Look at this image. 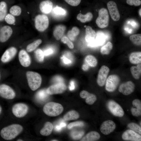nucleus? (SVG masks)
<instances>
[{
	"label": "nucleus",
	"instance_id": "obj_1",
	"mask_svg": "<svg viewBox=\"0 0 141 141\" xmlns=\"http://www.w3.org/2000/svg\"><path fill=\"white\" fill-rule=\"evenodd\" d=\"M22 127L18 124H14L3 128L1 131V137L6 140H10L15 138L22 132Z\"/></svg>",
	"mask_w": 141,
	"mask_h": 141
},
{
	"label": "nucleus",
	"instance_id": "obj_2",
	"mask_svg": "<svg viewBox=\"0 0 141 141\" xmlns=\"http://www.w3.org/2000/svg\"><path fill=\"white\" fill-rule=\"evenodd\" d=\"M63 108L60 104L51 102L46 103L43 108V111L46 115L50 116H55L60 114Z\"/></svg>",
	"mask_w": 141,
	"mask_h": 141
},
{
	"label": "nucleus",
	"instance_id": "obj_3",
	"mask_svg": "<svg viewBox=\"0 0 141 141\" xmlns=\"http://www.w3.org/2000/svg\"><path fill=\"white\" fill-rule=\"evenodd\" d=\"M26 76L29 87L32 91H35L40 86L42 78L38 73L31 71H27Z\"/></svg>",
	"mask_w": 141,
	"mask_h": 141
},
{
	"label": "nucleus",
	"instance_id": "obj_4",
	"mask_svg": "<svg viewBox=\"0 0 141 141\" xmlns=\"http://www.w3.org/2000/svg\"><path fill=\"white\" fill-rule=\"evenodd\" d=\"M109 19L107 10L105 8H102L98 12V16L96 20V23L101 28L106 27L108 25Z\"/></svg>",
	"mask_w": 141,
	"mask_h": 141
},
{
	"label": "nucleus",
	"instance_id": "obj_5",
	"mask_svg": "<svg viewBox=\"0 0 141 141\" xmlns=\"http://www.w3.org/2000/svg\"><path fill=\"white\" fill-rule=\"evenodd\" d=\"M49 20L48 17L44 14L38 15L35 18V26L38 31L42 32L48 27Z\"/></svg>",
	"mask_w": 141,
	"mask_h": 141
},
{
	"label": "nucleus",
	"instance_id": "obj_6",
	"mask_svg": "<svg viewBox=\"0 0 141 141\" xmlns=\"http://www.w3.org/2000/svg\"><path fill=\"white\" fill-rule=\"evenodd\" d=\"M120 81L119 77L116 75H109L106 81L105 88L109 92L114 91L117 88Z\"/></svg>",
	"mask_w": 141,
	"mask_h": 141
},
{
	"label": "nucleus",
	"instance_id": "obj_7",
	"mask_svg": "<svg viewBox=\"0 0 141 141\" xmlns=\"http://www.w3.org/2000/svg\"><path fill=\"white\" fill-rule=\"evenodd\" d=\"M28 109V106L26 104L21 103L15 104L12 108V112L16 117H22L27 114Z\"/></svg>",
	"mask_w": 141,
	"mask_h": 141
},
{
	"label": "nucleus",
	"instance_id": "obj_8",
	"mask_svg": "<svg viewBox=\"0 0 141 141\" xmlns=\"http://www.w3.org/2000/svg\"><path fill=\"white\" fill-rule=\"evenodd\" d=\"M107 106L108 109L113 115L120 117L124 116V113L123 109L115 102L110 101L108 102Z\"/></svg>",
	"mask_w": 141,
	"mask_h": 141
},
{
	"label": "nucleus",
	"instance_id": "obj_9",
	"mask_svg": "<svg viewBox=\"0 0 141 141\" xmlns=\"http://www.w3.org/2000/svg\"><path fill=\"white\" fill-rule=\"evenodd\" d=\"M0 96L8 99L14 98L15 96L14 91L9 86L5 84L0 85Z\"/></svg>",
	"mask_w": 141,
	"mask_h": 141
},
{
	"label": "nucleus",
	"instance_id": "obj_10",
	"mask_svg": "<svg viewBox=\"0 0 141 141\" xmlns=\"http://www.w3.org/2000/svg\"><path fill=\"white\" fill-rule=\"evenodd\" d=\"M109 72V68L105 65L102 66L100 69L97 79V83L99 86H103L105 84Z\"/></svg>",
	"mask_w": 141,
	"mask_h": 141
},
{
	"label": "nucleus",
	"instance_id": "obj_11",
	"mask_svg": "<svg viewBox=\"0 0 141 141\" xmlns=\"http://www.w3.org/2000/svg\"><path fill=\"white\" fill-rule=\"evenodd\" d=\"M67 87L63 83H59L52 85L48 87L46 90L47 93L49 95L63 93L66 90Z\"/></svg>",
	"mask_w": 141,
	"mask_h": 141
},
{
	"label": "nucleus",
	"instance_id": "obj_12",
	"mask_svg": "<svg viewBox=\"0 0 141 141\" xmlns=\"http://www.w3.org/2000/svg\"><path fill=\"white\" fill-rule=\"evenodd\" d=\"M107 38V36L103 32L98 31L96 33L94 40L88 43V46L90 47H96L101 46L105 43Z\"/></svg>",
	"mask_w": 141,
	"mask_h": 141
},
{
	"label": "nucleus",
	"instance_id": "obj_13",
	"mask_svg": "<svg viewBox=\"0 0 141 141\" xmlns=\"http://www.w3.org/2000/svg\"><path fill=\"white\" fill-rule=\"evenodd\" d=\"M135 85L131 81H128L122 84L119 86V91L125 95H129L134 91Z\"/></svg>",
	"mask_w": 141,
	"mask_h": 141
},
{
	"label": "nucleus",
	"instance_id": "obj_14",
	"mask_svg": "<svg viewBox=\"0 0 141 141\" xmlns=\"http://www.w3.org/2000/svg\"><path fill=\"white\" fill-rule=\"evenodd\" d=\"M116 127L115 124L113 121L108 120L104 121L102 124L100 130L102 133L107 135L113 132Z\"/></svg>",
	"mask_w": 141,
	"mask_h": 141
},
{
	"label": "nucleus",
	"instance_id": "obj_15",
	"mask_svg": "<svg viewBox=\"0 0 141 141\" xmlns=\"http://www.w3.org/2000/svg\"><path fill=\"white\" fill-rule=\"evenodd\" d=\"M107 7L112 19L115 21H118L120 16L116 3L113 1H110L108 3Z\"/></svg>",
	"mask_w": 141,
	"mask_h": 141
},
{
	"label": "nucleus",
	"instance_id": "obj_16",
	"mask_svg": "<svg viewBox=\"0 0 141 141\" xmlns=\"http://www.w3.org/2000/svg\"><path fill=\"white\" fill-rule=\"evenodd\" d=\"M122 139L126 140L140 141L141 136L131 130H128L125 131L122 136Z\"/></svg>",
	"mask_w": 141,
	"mask_h": 141
},
{
	"label": "nucleus",
	"instance_id": "obj_17",
	"mask_svg": "<svg viewBox=\"0 0 141 141\" xmlns=\"http://www.w3.org/2000/svg\"><path fill=\"white\" fill-rule=\"evenodd\" d=\"M12 28L9 26H4L0 29V42H4L10 38L13 33Z\"/></svg>",
	"mask_w": 141,
	"mask_h": 141
},
{
	"label": "nucleus",
	"instance_id": "obj_18",
	"mask_svg": "<svg viewBox=\"0 0 141 141\" xmlns=\"http://www.w3.org/2000/svg\"><path fill=\"white\" fill-rule=\"evenodd\" d=\"M17 52L16 49L11 47L7 49L2 55L1 59L3 63L7 62L11 60L15 56Z\"/></svg>",
	"mask_w": 141,
	"mask_h": 141
},
{
	"label": "nucleus",
	"instance_id": "obj_19",
	"mask_svg": "<svg viewBox=\"0 0 141 141\" xmlns=\"http://www.w3.org/2000/svg\"><path fill=\"white\" fill-rule=\"evenodd\" d=\"M19 58L21 64L23 66L27 67L30 65L31 63L30 57L25 50H21L20 51Z\"/></svg>",
	"mask_w": 141,
	"mask_h": 141
},
{
	"label": "nucleus",
	"instance_id": "obj_20",
	"mask_svg": "<svg viewBox=\"0 0 141 141\" xmlns=\"http://www.w3.org/2000/svg\"><path fill=\"white\" fill-rule=\"evenodd\" d=\"M80 95L81 97L86 99L85 102L88 104H93L97 100V97L96 95L90 93L85 90L81 91Z\"/></svg>",
	"mask_w": 141,
	"mask_h": 141
},
{
	"label": "nucleus",
	"instance_id": "obj_21",
	"mask_svg": "<svg viewBox=\"0 0 141 141\" xmlns=\"http://www.w3.org/2000/svg\"><path fill=\"white\" fill-rule=\"evenodd\" d=\"M53 4L52 2L47 0L42 2L39 4V8L41 11L43 13L48 14L51 11Z\"/></svg>",
	"mask_w": 141,
	"mask_h": 141
},
{
	"label": "nucleus",
	"instance_id": "obj_22",
	"mask_svg": "<svg viewBox=\"0 0 141 141\" xmlns=\"http://www.w3.org/2000/svg\"><path fill=\"white\" fill-rule=\"evenodd\" d=\"M132 104L134 107H132L131 111L132 115L134 116H138L141 115V102L138 99L134 100L132 102Z\"/></svg>",
	"mask_w": 141,
	"mask_h": 141
},
{
	"label": "nucleus",
	"instance_id": "obj_23",
	"mask_svg": "<svg viewBox=\"0 0 141 141\" xmlns=\"http://www.w3.org/2000/svg\"><path fill=\"white\" fill-rule=\"evenodd\" d=\"M85 39L88 43H91L95 40L96 33L95 31L92 27L89 26L86 27V30Z\"/></svg>",
	"mask_w": 141,
	"mask_h": 141
},
{
	"label": "nucleus",
	"instance_id": "obj_24",
	"mask_svg": "<svg viewBox=\"0 0 141 141\" xmlns=\"http://www.w3.org/2000/svg\"><path fill=\"white\" fill-rule=\"evenodd\" d=\"M66 28L64 26L62 25H58L55 27L53 34L56 40H59L62 37Z\"/></svg>",
	"mask_w": 141,
	"mask_h": 141
},
{
	"label": "nucleus",
	"instance_id": "obj_25",
	"mask_svg": "<svg viewBox=\"0 0 141 141\" xmlns=\"http://www.w3.org/2000/svg\"><path fill=\"white\" fill-rule=\"evenodd\" d=\"M100 138L99 133L96 131H92L87 133L81 139V141H94L99 139Z\"/></svg>",
	"mask_w": 141,
	"mask_h": 141
},
{
	"label": "nucleus",
	"instance_id": "obj_26",
	"mask_svg": "<svg viewBox=\"0 0 141 141\" xmlns=\"http://www.w3.org/2000/svg\"><path fill=\"white\" fill-rule=\"evenodd\" d=\"M129 60L130 62L133 64H138L141 62V52H134L130 55Z\"/></svg>",
	"mask_w": 141,
	"mask_h": 141
},
{
	"label": "nucleus",
	"instance_id": "obj_27",
	"mask_svg": "<svg viewBox=\"0 0 141 141\" xmlns=\"http://www.w3.org/2000/svg\"><path fill=\"white\" fill-rule=\"evenodd\" d=\"M53 128L52 124L49 122H46L43 127L41 130L40 134L44 136H48L51 133Z\"/></svg>",
	"mask_w": 141,
	"mask_h": 141
},
{
	"label": "nucleus",
	"instance_id": "obj_28",
	"mask_svg": "<svg viewBox=\"0 0 141 141\" xmlns=\"http://www.w3.org/2000/svg\"><path fill=\"white\" fill-rule=\"evenodd\" d=\"M79 117L78 112L74 110L69 111L63 116V118L65 121H69L77 119Z\"/></svg>",
	"mask_w": 141,
	"mask_h": 141
},
{
	"label": "nucleus",
	"instance_id": "obj_29",
	"mask_svg": "<svg viewBox=\"0 0 141 141\" xmlns=\"http://www.w3.org/2000/svg\"><path fill=\"white\" fill-rule=\"evenodd\" d=\"M93 15L91 13L89 12L85 15H83L81 13L79 14L77 16V19L83 23L90 21L92 19Z\"/></svg>",
	"mask_w": 141,
	"mask_h": 141
},
{
	"label": "nucleus",
	"instance_id": "obj_30",
	"mask_svg": "<svg viewBox=\"0 0 141 141\" xmlns=\"http://www.w3.org/2000/svg\"><path fill=\"white\" fill-rule=\"evenodd\" d=\"M7 5L4 1L0 2V21L3 20L7 15Z\"/></svg>",
	"mask_w": 141,
	"mask_h": 141
},
{
	"label": "nucleus",
	"instance_id": "obj_31",
	"mask_svg": "<svg viewBox=\"0 0 141 141\" xmlns=\"http://www.w3.org/2000/svg\"><path fill=\"white\" fill-rule=\"evenodd\" d=\"M80 32L79 29L76 27H73L71 30L69 31L67 34V36L70 40L74 41Z\"/></svg>",
	"mask_w": 141,
	"mask_h": 141
},
{
	"label": "nucleus",
	"instance_id": "obj_32",
	"mask_svg": "<svg viewBox=\"0 0 141 141\" xmlns=\"http://www.w3.org/2000/svg\"><path fill=\"white\" fill-rule=\"evenodd\" d=\"M85 60L89 66L92 67H96L97 63L96 58L93 56L89 55L85 57Z\"/></svg>",
	"mask_w": 141,
	"mask_h": 141
},
{
	"label": "nucleus",
	"instance_id": "obj_33",
	"mask_svg": "<svg viewBox=\"0 0 141 141\" xmlns=\"http://www.w3.org/2000/svg\"><path fill=\"white\" fill-rule=\"evenodd\" d=\"M113 48L112 43L110 42H108L101 48V52L103 55H108L110 53Z\"/></svg>",
	"mask_w": 141,
	"mask_h": 141
},
{
	"label": "nucleus",
	"instance_id": "obj_34",
	"mask_svg": "<svg viewBox=\"0 0 141 141\" xmlns=\"http://www.w3.org/2000/svg\"><path fill=\"white\" fill-rule=\"evenodd\" d=\"M42 40L38 39L28 44L26 50L29 52H31L35 50L41 43Z\"/></svg>",
	"mask_w": 141,
	"mask_h": 141
},
{
	"label": "nucleus",
	"instance_id": "obj_35",
	"mask_svg": "<svg viewBox=\"0 0 141 141\" xmlns=\"http://www.w3.org/2000/svg\"><path fill=\"white\" fill-rule=\"evenodd\" d=\"M48 94L46 90H40L38 92L36 96L37 99L40 101H43L47 99Z\"/></svg>",
	"mask_w": 141,
	"mask_h": 141
},
{
	"label": "nucleus",
	"instance_id": "obj_36",
	"mask_svg": "<svg viewBox=\"0 0 141 141\" xmlns=\"http://www.w3.org/2000/svg\"><path fill=\"white\" fill-rule=\"evenodd\" d=\"M130 71L133 77L136 79H138L140 77L141 69L138 68L137 66H132L130 68Z\"/></svg>",
	"mask_w": 141,
	"mask_h": 141
},
{
	"label": "nucleus",
	"instance_id": "obj_37",
	"mask_svg": "<svg viewBox=\"0 0 141 141\" xmlns=\"http://www.w3.org/2000/svg\"><path fill=\"white\" fill-rule=\"evenodd\" d=\"M130 39L134 44L137 45H140L141 44V35L138 34L131 35Z\"/></svg>",
	"mask_w": 141,
	"mask_h": 141
},
{
	"label": "nucleus",
	"instance_id": "obj_38",
	"mask_svg": "<svg viewBox=\"0 0 141 141\" xmlns=\"http://www.w3.org/2000/svg\"><path fill=\"white\" fill-rule=\"evenodd\" d=\"M10 13L15 16H19L21 13V9L19 6L14 5L11 7L10 9Z\"/></svg>",
	"mask_w": 141,
	"mask_h": 141
},
{
	"label": "nucleus",
	"instance_id": "obj_39",
	"mask_svg": "<svg viewBox=\"0 0 141 141\" xmlns=\"http://www.w3.org/2000/svg\"><path fill=\"white\" fill-rule=\"evenodd\" d=\"M127 127L131 130L140 135L141 134V128L136 123L131 122L128 124Z\"/></svg>",
	"mask_w": 141,
	"mask_h": 141
},
{
	"label": "nucleus",
	"instance_id": "obj_40",
	"mask_svg": "<svg viewBox=\"0 0 141 141\" xmlns=\"http://www.w3.org/2000/svg\"><path fill=\"white\" fill-rule=\"evenodd\" d=\"M84 134L83 131H74L71 132L70 135L73 139L78 140L81 138Z\"/></svg>",
	"mask_w": 141,
	"mask_h": 141
},
{
	"label": "nucleus",
	"instance_id": "obj_41",
	"mask_svg": "<svg viewBox=\"0 0 141 141\" xmlns=\"http://www.w3.org/2000/svg\"><path fill=\"white\" fill-rule=\"evenodd\" d=\"M52 12L53 14L56 16H63L66 14L65 10L59 7H56L54 8Z\"/></svg>",
	"mask_w": 141,
	"mask_h": 141
},
{
	"label": "nucleus",
	"instance_id": "obj_42",
	"mask_svg": "<svg viewBox=\"0 0 141 141\" xmlns=\"http://www.w3.org/2000/svg\"><path fill=\"white\" fill-rule=\"evenodd\" d=\"M36 58L39 62H42L44 60V55L43 52L40 49H38L35 52Z\"/></svg>",
	"mask_w": 141,
	"mask_h": 141
},
{
	"label": "nucleus",
	"instance_id": "obj_43",
	"mask_svg": "<svg viewBox=\"0 0 141 141\" xmlns=\"http://www.w3.org/2000/svg\"><path fill=\"white\" fill-rule=\"evenodd\" d=\"M4 19L7 23L10 25L14 24L15 22V17L11 14H7Z\"/></svg>",
	"mask_w": 141,
	"mask_h": 141
},
{
	"label": "nucleus",
	"instance_id": "obj_44",
	"mask_svg": "<svg viewBox=\"0 0 141 141\" xmlns=\"http://www.w3.org/2000/svg\"><path fill=\"white\" fill-rule=\"evenodd\" d=\"M61 41L64 43L66 44L70 49L73 48L74 46L73 44L66 37L64 36L62 37L61 38Z\"/></svg>",
	"mask_w": 141,
	"mask_h": 141
},
{
	"label": "nucleus",
	"instance_id": "obj_45",
	"mask_svg": "<svg viewBox=\"0 0 141 141\" xmlns=\"http://www.w3.org/2000/svg\"><path fill=\"white\" fill-rule=\"evenodd\" d=\"M84 125V123L82 121H78L71 122L68 125V128L70 129L74 126H83Z\"/></svg>",
	"mask_w": 141,
	"mask_h": 141
},
{
	"label": "nucleus",
	"instance_id": "obj_46",
	"mask_svg": "<svg viewBox=\"0 0 141 141\" xmlns=\"http://www.w3.org/2000/svg\"><path fill=\"white\" fill-rule=\"evenodd\" d=\"M126 3L130 5L137 6L141 4V1L140 0H127Z\"/></svg>",
	"mask_w": 141,
	"mask_h": 141
},
{
	"label": "nucleus",
	"instance_id": "obj_47",
	"mask_svg": "<svg viewBox=\"0 0 141 141\" xmlns=\"http://www.w3.org/2000/svg\"><path fill=\"white\" fill-rule=\"evenodd\" d=\"M68 4L73 6H76L80 3L81 0H64Z\"/></svg>",
	"mask_w": 141,
	"mask_h": 141
},
{
	"label": "nucleus",
	"instance_id": "obj_48",
	"mask_svg": "<svg viewBox=\"0 0 141 141\" xmlns=\"http://www.w3.org/2000/svg\"><path fill=\"white\" fill-rule=\"evenodd\" d=\"M53 80L54 81L57 82V83H63V81L62 77L58 76L54 77L53 79Z\"/></svg>",
	"mask_w": 141,
	"mask_h": 141
},
{
	"label": "nucleus",
	"instance_id": "obj_49",
	"mask_svg": "<svg viewBox=\"0 0 141 141\" xmlns=\"http://www.w3.org/2000/svg\"><path fill=\"white\" fill-rule=\"evenodd\" d=\"M53 52V50L51 48H49L45 50L44 52V56H48L52 54Z\"/></svg>",
	"mask_w": 141,
	"mask_h": 141
},
{
	"label": "nucleus",
	"instance_id": "obj_50",
	"mask_svg": "<svg viewBox=\"0 0 141 141\" xmlns=\"http://www.w3.org/2000/svg\"><path fill=\"white\" fill-rule=\"evenodd\" d=\"M63 61L65 64H69L71 63V61L68 58L64 56H63L62 58Z\"/></svg>",
	"mask_w": 141,
	"mask_h": 141
},
{
	"label": "nucleus",
	"instance_id": "obj_51",
	"mask_svg": "<svg viewBox=\"0 0 141 141\" xmlns=\"http://www.w3.org/2000/svg\"><path fill=\"white\" fill-rule=\"evenodd\" d=\"M75 87L74 82L73 81H72L70 83V85L69 87V89L70 90H72L75 89Z\"/></svg>",
	"mask_w": 141,
	"mask_h": 141
},
{
	"label": "nucleus",
	"instance_id": "obj_52",
	"mask_svg": "<svg viewBox=\"0 0 141 141\" xmlns=\"http://www.w3.org/2000/svg\"><path fill=\"white\" fill-rule=\"evenodd\" d=\"M89 68V65L87 64H83L82 66V69L86 71Z\"/></svg>",
	"mask_w": 141,
	"mask_h": 141
},
{
	"label": "nucleus",
	"instance_id": "obj_53",
	"mask_svg": "<svg viewBox=\"0 0 141 141\" xmlns=\"http://www.w3.org/2000/svg\"><path fill=\"white\" fill-rule=\"evenodd\" d=\"M62 127L60 125H57L55 127V130L57 131H60Z\"/></svg>",
	"mask_w": 141,
	"mask_h": 141
},
{
	"label": "nucleus",
	"instance_id": "obj_54",
	"mask_svg": "<svg viewBox=\"0 0 141 141\" xmlns=\"http://www.w3.org/2000/svg\"><path fill=\"white\" fill-rule=\"evenodd\" d=\"M59 125L62 128L65 127L66 125V124L64 122H62Z\"/></svg>",
	"mask_w": 141,
	"mask_h": 141
},
{
	"label": "nucleus",
	"instance_id": "obj_55",
	"mask_svg": "<svg viewBox=\"0 0 141 141\" xmlns=\"http://www.w3.org/2000/svg\"><path fill=\"white\" fill-rule=\"evenodd\" d=\"M141 8L139 9V15H140V16H141Z\"/></svg>",
	"mask_w": 141,
	"mask_h": 141
},
{
	"label": "nucleus",
	"instance_id": "obj_56",
	"mask_svg": "<svg viewBox=\"0 0 141 141\" xmlns=\"http://www.w3.org/2000/svg\"><path fill=\"white\" fill-rule=\"evenodd\" d=\"M2 111V108L1 106H0V114H1Z\"/></svg>",
	"mask_w": 141,
	"mask_h": 141
},
{
	"label": "nucleus",
	"instance_id": "obj_57",
	"mask_svg": "<svg viewBox=\"0 0 141 141\" xmlns=\"http://www.w3.org/2000/svg\"><path fill=\"white\" fill-rule=\"evenodd\" d=\"M17 141H23V140L21 139H18L17 140Z\"/></svg>",
	"mask_w": 141,
	"mask_h": 141
},
{
	"label": "nucleus",
	"instance_id": "obj_58",
	"mask_svg": "<svg viewBox=\"0 0 141 141\" xmlns=\"http://www.w3.org/2000/svg\"><path fill=\"white\" fill-rule=\"evenodd\" d=\"M52 141H57V140H52Z\"/></svg>",
	"mask_w": 141,
	"mask_h": 141
}]
</instances>
